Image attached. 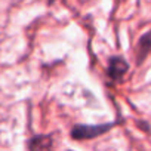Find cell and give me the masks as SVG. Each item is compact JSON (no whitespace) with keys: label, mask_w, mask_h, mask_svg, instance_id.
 Returning <instances> with one entry per match:
<instances>
[{"label":"cell","mask_w":151,"mask_h":151,"mask_svg":"<svg viewBox=\"0 0 151 151\" xmlns=\"http://www.w3.org/2000/svg\"><path fill=\"white\" fill-rule=\"evenodd\" d=\"M127 71V64L124 59L116 56L110 61V65H108V74L113 80H122L123 76L126 74Z\"/></svg>","instance_id":"2"},{"label":"cell","mask_w":151,"mask_h":151,"mask_svg":"<svg viewBox=\"0 0 151 151\" xmlns=\"http://www.w3.org/2000/svg\"><path fill=\"white\" fill-rule=\"evenodd\" d=\"M111 126H113V123L98 124V126H83V124H79V126H74V129L71 132V136L74 139H92V138H96V136L102 135L104 132L110 130Z\"/></svg>","instance_id":"1"},{"label":"cell","mask_w":151,"mask_h":151,"mask_svg":"<svg viewBox=\"0 0 151 151\" xmlns=\"http://www.w3.org/2000/svg\"><path fill=\"white\" fill-rule=\"evenodd\" d=\"M139 49H141V52H139V56L141 58H138V62H141L147 56V53L151 50V31H148L147 34H144L141 37V40H139Z\"/></svg>","instance_id":"4"},{"label":"cell","mask_w":151,"mask_h":151,"mask_svg":"<svg viewBox=\"0 0 151 151\" xmlns=\"http://www.w3.org/2000/svg\"><path fill=\"white\" fill-rule=\"evenodd\" d=\"M52 147V139L50 136H34L28 142V148L31 150H47Z\"/></svg>","instance_id":"3"}]
</instances>
